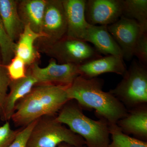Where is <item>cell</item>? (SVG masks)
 Instances as JSON below:
<instances>
[{"mask_svg": "<svg viewBox=\"0 0 147 147\" xmlns=\"http://www.w3.org/2000/svg\"><path fill=\"white\" fill-rule=\"evenodd\" d=\"M104 82L95 77L79 76L67 89L69 100H74L83 109H94L99 118L109 123H117L127 115L128 110L110 92L102 90Z\"/></svg>", "mask_w": 147, "mask_h": 147, "instance_id": "obj_1", "label": "cell"}, {"mask_svg": "<svg viewBox=\"0 0 147 147\" xmlns=\"http://www.w3.org/2000/svg\"><path fill=\"white\" fill-rule=\"evenodd\" d=\"M67 86L38 84L19 100L11 119L16 126H26L46 116H55L69 100Z\"/></svg>", "mask_w": 147, "mask_h": 147, "instance_id": "obj_2", "label": "cell"}, {"mask_svg": "<svg viewBox=\"0 0 147 147\" xmlns=\"http://www.w3.org/2000/svg\"><path fill=\"white\" fill-rule=\"evenodd\" d=\"M83 109L74 100L66 102L56 119L84 139L87 147H108L110 144L109 123L102 118L94 120L86 116Z\"/></svg>", "mask_w": 147, "mask_h": 147, "instance_id": "obj_3", "label": "cell"}, {"mask_svg": "<svg viewBox=\"0 0 147 147\" xmlns=\"http://www.w3.org/2000/svg\"><path fill=\"white\" fill-rule=\"evenodd\" d=\"M39 51L45 53L59 64L80 65L102 56L94 47L82 40L65 36L56 42L37 40Z\"/></svg>", "mask_w": 147, "mask_h": 147, "instance_id": "obj_4", "label": "cell"}, {"mask_svg": "<svg viewBox=\"0 0 147 147\" xmlns=\"http://www.w3.org/2000/svg\"><path fill=\"white\" fill-rule=\"evenodd\" d=\"M63 143L77 147L86 146L82 137L58 121L56 116H46L36 121L27 147H57Z\"/></svg>", "mask_w": 147, "mask_h": 147, "instance_id": "obj_5", "label": "cell"}, {"mask_svg": "<svg viewBox=\"0 0 147 147\" xmlns=\"http://www.w3.org/2000/svg\"><path fill=\"white\" fill-rule=\"evenodd\" d=\"M117 86L109 92L130 110L147 103V67L135 60Z\"/></svg>", "mask_w": 147, "mask_h": 147, "instance_id": "obj_6", "label": "cell"}, {"mask_svg": "<svg viewBox=\"0 0 147 147\" xmlns=\"http://www.w3.org/2000/svg\"><path fill=\"white\" fill-rule=\"evenodd\" d=\"M38 84H53L70 86L80 76L78 65L72 64H59L51 59L47 66L40 67L36 62L29 69Z\"/></svg>", "mask_w": 147, "mask_h": 147, "instance_id": "obj_7", "label": "cell"}, {"mask_svg": "<svg viewBox=\"0 0 147 147\" xmlns=\"http://www.w3.org/2000/svg\"><path fill=\"white\" fill-rule=\"evenodd\" d=\"M67 24L62 0H46L40 39L45 42H56L66 34Z\"/></svg>", "mask_w": 147, "mask_h": 147, "instance_id": "obj_8", "label": "cell"}, {"mask_svg": "<svg viewBox=\"0 0 147 147\" xmlns=\"http://www.w3.org/2000/svg\"><path fill=\"white\" fill-rule=\"evenodd\" d=\"M109 33L122 52L123 60H131L135 44L143 32H147L137 21L122 16L117 21L108 26Z\"/></svg>", "mask_w": 147, "mask_h": 147, "instance_id": "obj_9", "label": "cell"}, {"mask_svg": "<svg viewBox=\"0 0 147 147\" xmlns=\"http://www.w3.org/2000/svg\"><path fill=\"white\" fill-rule=\"evenodd\" d=\"M87 22L94 26H109L122 15L121 0H88L85 11Z\"/></svg>", "mask_w": 147, "mask_h": 147, "instance_id": "obj_10", "label": "cell"}, {"mask_svg": "<svg viewBox=\"0 0 147 147\" xmlns=\"http://www.w3.org/2000/svg\"><path fill=\"white\" fill-rule=\"evenodd\" d=\"M65 12L67 36L84 40L90 24L85 17L86 0H62Z\"/></svg>", "mask_w": 147, "mask_h": 147, "instance_id": "obj_11", "label": "cell"}, {"mask_svg": "<svg viewBox=\"0 0 147 147\" xmlns=\"http://www.w3.org/2000/svg\"><path fill=\"white\" fill-rule=\"evenodd\" d=\"M80 76L87 79L97 77L105 73H115L123 76L127 70L123 58L114 55L92 60L78 65Z\"/></svg>", "mask_w": 147, "mask_h": 147, "instance_id": "obj_12", "label": "cell"}, {"mask_svg": "<svg viewBox=\"0 0 147 147\" xmlns=\"http://www.w3.org/2000/svg\"><path fill=\"white\" fill-rule=\"evenodd\" d=\"M36 79L30 70L27 71L26 76L22 79L11 81L9 85V92L6 99L1 115V120L9 121L15 112L17 102L31 91L37 85Z\"/></svg>", "mask_w": 147, "mask_h": 147, "instance_id": "obj_13", "label": "cell"}, {"mask_svg": "<svg viewBox=\"0 0 147 147\" xmlns=\"http://www.w3.org/2000/svg\"><path fill=\"white\" fill-rule=\"evenodd\" d=\"M107 27L90 25L84 40L92 43L100 55H114L123 58L120 47L109 33Z\"/></svg>", "mask_w": 147, "mask_h": 147, "instance_id": "obj_14", "label": "cell"}, {"mask_svg": "<svg viewBox=\"0 0 147 147\" xmlns=\"http://www.w3.org/2000/svg\"><path fill=\"white\" fill-rule=\"evenodd\" d=\"M117 124L125 134H131L135 138L147 142V104L128 110L127 115Z\"/></svg>", "mask_w": 147, "mask_h": 147, "instance_id": "obj_15", "label": "cell"}, {"mask_svg": "<svg viewBox=\"0 0 147 147\" xmlns=\"http://www.w3.org/2000/svg\"><path fill=\"white\" fill-rule=\"evenodd\" d=\"M46 3V0L18 1V14L22 22L37 33L41 34Z\"/></svg>", "mask_w": 147, "mask_h": 147, "instance_id": "obj_16", "label": "cell"}, {"mask_svg": "<svg viewBox=\"0 0 147 147\" xmlns=\"http://www.w3.org/2000/svg\"><path fill=\"white\" fill-rule=\"evenodd\" d=\"M0 18L11 39L18 40L25 26L18 14V1L0 0Z\"/></svg>", "mask_w": 147, "mask_h": 147, "instance_id": "obj_17", "label": "cell"}, {"mask_svg": "<svg viewBox=\"0 0 147 147\" xmlns=\"http://www.w3.org/2000/svg\"><path fill=\"white\" fill-rule=\"evenodd\" d=\"M43 37L42 34L35 32L28 25H25L16 43L15 56L21 58L26 65L30 66L36 62L39 55L35 47V42L38 38Z\"/></svg>", "mask_w": 147, "mask_h": 147, "instance_id": "obj_18", "label": "cell"}, {"mask_svg": "<svg viewBox=\"0 0 147 147\" xmlns=\"http://www.w3.org/2000/svg\"><path fill=\"white\" fill-rule=\"evenodd\" d=\"M122 16L134 20L147 30V0H121Z\"/></svg>", "mask_w": 147, "mask_h": 147, "instance_id": "obj_19", "label": "cell"}, {"mask_svg": "<svg viewBox=\"0 0 147 147\" xmlns=\"http://www.w3.org/2000/svg\"><path fill=\"white\" fill-rule=\"evenodd\" d=\"M112 142L108 147H147V142L125 134L117 123H109Z\"/></svg>", "mask_w": 147, "mask_h": 147, "instance_id": "obj_20", "label": "cell"}, {"mask_svg": "<svg viewBox=\"0 0 147 147\" xmlns=\"http://www.w3.org/2000/svg\"><path fill=\"white\" fill-rule=\"evenodd\" d=\"M16 46V42L11 39L0 18V52L4 65H8L14 57Z\"/></svg>", "mask_w": 147, "mask_h": 147, "instance_id": "obj_21", "label": "cell"}, {"mask_svg": "<svg viewBox=\"0 0 147 147\" xmlns=\"http://www.w3.org/2000/svg\"><path fill=\"white\" fill-rule=\"evenodd\" d=\"M26 63L18 56H15L9 63L5 65L11 80L15 81L26 76L27 71Z\"/></svg>", "mask_w": 147, "mask_h": 147, "instance_id": "obj_22", "label": "cell"}, {"mask_svg": "<svg viewBox=\"0 0 147 147\" xmlns=\"http://www.w3.org/2000/svg\"><path fill=\"white\" fill-rule=\"evenodd\" d=\"M11 80L5 65L0 63V116L4 105Z\"/></svg>", "mask_w": 147, "mask_h": 147, "instance_id": "obj_23", "label": "cell"}, {"mask_svg": "<svg viewBox=\"0 0 147 147\" xmlns=\"http://www.w3.org/2000/svg\"><path fill=\"white\" fill-rule=\"evenodd\" d=\"M134 56L139 63L147 67V32H143L139 36L134 47Z\"/></svg>", "mask_w": 147, "mask_h": 147, "instance_id": "obj_24", "label": "cell"}, {"mask_svg": "<svg viewBox=\"0 0 147 147\" xmlns=\"http://www.w3.org/2000/svg\"><path fill=\"white\" fill-rule=\"evenodd\" d=\"M20 130H13L9 121L0 126V147H8L13 142Z\"/></svg>", "mask_w": 147, "mask_h": 147, "instance_id": "obj_25", "label": "cell"}, {"mask_svg": "<svg viewBox=\"0 0 147 147\" xmlns=\"http://www.w3.org/2000/svg\"><path fill=\"white\" fill-rule=\"evenodd\" d=\"M37 120L24 127L20 130L14 141L8 147H27L29 137Z\"/></svg>", "mask_w": 147, "mask_h": 147, "instance_id": "obj_26", "label": "cell"}, {"mask_svg": "<svg viewBox=\"0 0 147 147\" xmlns=\"http://www.w3.org/2000/svg\"><path fill=\"white\" fill-rule=\"evenodd\" d=\"M57 147H87L86 146H82L77 147L75 146H72V145L69 144L67 143H63L60 144Z\"/></svg>", "mask_w": 147, "mask_h": 147, "instance_id": "obj_27", "label": "cell"}]
</instances>
